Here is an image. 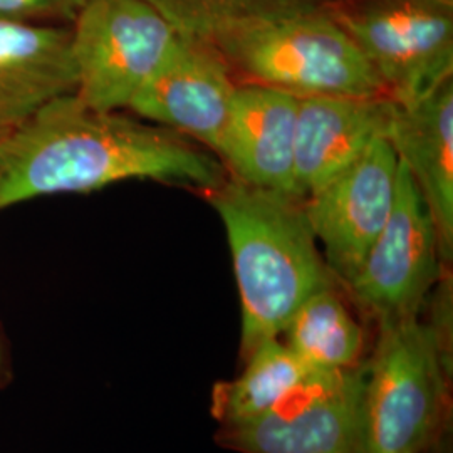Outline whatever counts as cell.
<instances>
[{
    "instance_id": "1",
    "label": "cell",
    "mask_w": 453,
    "mask_h": 453,
    "mask_svg": "<svg viewBox=\"0 0 453 453\" xmlns=\"http://www.w3.org/2000/svg\"><path fill=\"white\" fill-rule=\"evenodd\" d=\"M228 179L192 140L123 111L59 97L0 138V211L37 196L89 194L127 180H155L211 194Z\"/></svg>"
},
{
    "instance_id": "2",
    "label": "cell",
    "mask_w": 453,
    "mask_h": 453,
    "mask_svg": "<svg viewBox=\"0 0 453 453\" xmlns=\"http://www.w3.org/2000/svg\"><path fill=\"white\" fill-rule=\"evenodd\" d=\"M226 226L242 308L241 357L279 338L314 292L338 284L309 226L304 200L228 179L211 194Z\"/></svg>"
},
{
    "instance_id": "3",
    "label": "cell",
    "mask_w": 453,
    "mask_h": 453,
    "mask_svg": "<svg viewBox=\"0 0 453 453\" xmlns=\"http://www.w3.org/2000/svg\"><path fill=\"white\" fill-rule=\"evenodd\" d=\"M207 41L239 82L299 97H388L372 65L318 0L235 20Z\"/></svg>"
},
{
    "instance_id": "4",
    "label": "cell",
    "mask_w": 453,
    "mask_h": 453,
    "mask_svg": "<svg viewBox=\"0 0 453 453\" xmlns=\"http://www.w3.org/2000/svg\"><path fill=\"white\" fill-rule=\"evenodd\" d=\"M452 357L420 316L378 324L365 365V453H426L447 418Z\"/></svg>"
},
{
    "instance_id": "5",
    "label": "cell",
    "mask_w": 453,
    "mask_h": 453,
    "mask_svg": "<svg viewBox=\"0 0 453 453\" xmlns=\"http://www.w3.org/2000/svg\"><path fill=\"white\" fill-rule=\"evenodd\" d=\"M329 11L391 101H417L452 80L453 0H342Z\"/></svg>"
},
{
    "instance_id": "6",
    "label": "cell",
    "mask_w": 453,
    "mask_h": 453,
    "mask_svg": "<svg viewBox=\"0 0 453 453\" xmlns=\"http://www.w3.org/2000/svg\"><path fill=\"white\" fill-rule=\"evenodd\" d=\"M175 37L146 0H84L71 27L74 95L99 111L128 110Z\"/></svg>"
},
{
    "instance_id": "7",
    "label": "cell",
    "mask_w": 453,
    "mask_h": 453,
    "mask_svg": "<svg viewBox=\"0 0 453 453\" xmlns=\"http://www.w3.org/2000/svg\"><path fill=\"white\" fill-rule=\"evenodd\" d=\"M363 402L365 366L314 372L260 417L219 425L215 440L237 453H365Z\"/></svg>"
},
{
    "instance_id": "8",
    "label": "cell",
    "mask_w": 453,
    "mask_h": 453,
    "mask_svg": "<svg viewBox=\"0 0 453 453\" xmlns=\"http://www.w3.org/2000/svg\"><path fill=\"white\" fill-rule=\"evenodd\" d=\"M443 274L437 228L400 165L388 222L344 289L376 324L396 323L420 316Z\"/></svg>"
},
{
    "instance_id": "9",
    "label": "cell",
    "mask_w": 453,
    "mask_h": 453,
    "mask_svg": "<svg viewBox=\"0 0 453 453\" xmlns=\"http://www.w3.org/2000/svg\"><path fill=\"white\" fill-rule=\"evenodd\" d=\"M400 163L380 138L357 160L304 198L324 262L344 289L388 222Z\"/></svg>"
},
{
    "instance_id": "10",
    "label": "cell",
    "mask_w": 453,
    "mask_h": 453,
    "mask_svg": "<svg viewBox=\"0 0 453 453\" xmlns=\"http://www.w3.org/2000/svg\"><path fill=\"white\" fill-rule=\"evenodd\" d=\"M237 78L211 41L177 33L128 111L217 153Z\"/></svg>"
},
{
    "instance_id": "11",
    "label": "cell",
    "mask_w": 453,
    "mask_h": 453,
    "mask_svg": "<svg viewBox=\"0 0 453 453\" xmlns=\"http://www.w3.org/2000/svg\"><path fill=\"white\" fill-rule=\"evenodd\" d=\"M297 106L299 96L291 93L254 82L237 84L215 153L232 179L301 198L294 180Z\"/></svg>"
},
{
    "instance_id": "12",
    "label": "cell",
    "mask_w": 453,
    "mask_h": 453,
    "mask_svg": "<svg viewBox=\"0 0 453 453\" xmlns=\"http://www.w3.org/2000/svg\"><path fill=\"white\" fill-rule=\"evenodd\" d=\"M387 138L430 211L447 265L453 257V80L417 101H393Z\"/></svg>"
},
{
    "instance_id": "13",
    "label": "cell",
    "mask_w": 453,
    "mask_h": 453,
    "mask_svg": "<svg viewBox=\"0 0 453 453\" xmlns=\"http://www.w3.org/2000/svg\"><path fill=\"white\" fill-rule=\"evenodd\" d=\"M391 103L385 96L299 97L294 180L303 200L387 138Z\"/></svg>"
},
{
    "instance_id": "14",
    "label": "cell",
    "mask_w": 453,
    "mask_h": 453,
    "mask_svg": "<svg viewBox=\"0 0 453 453\" xmlns=\"http://www.w3.org/2000/svg\"><path fill=\"white\" fill-rule=\"evenodd\" d=\"M71 27L0 20V133L76 93Z\"/></svg>"
},
{
    "instance_id": "15",
    "label": "cell",
    "mask_w": 453,
    "mask_h": 453,
    "mask_svg": "<svg viewBox=\"0 0 453 453\" xmlns=\"http://www.w3.org/2000/svg\"><path fill=\"white\" fill-rule=\"evenodd\" d=\"M279 338L316 372H351L368 357L365 329L342 299L340 284L309 296Z\"/></svg>"
},
{
    "instance_id": "16",
    "label": "cell",
    "mask_w": 453,
    "mask_h": 453,
    "mask_svg": "<svg viewBox=\"0 0 453 453\" xmlns=\"http://www.w3.org/2000/svg\"><path fill=\"white\" fill-rule=\"evenodd\" d=\"M242 361L239 376L217 383L211 391V417L219 425L260 417L316 372L296 357L280 338L260 342Z\"/></svg>"
},
{
    "instance_id": "17",
    "label": "cell",
    "mask_w": 453,
    "mask_h": 453,
    "mask_svg": "<svg viewBox=\"0 0 453 453\" xmlns=\"http://www.w3.org/2000/svg\"><path fill=\"white\" fill-rule=\"evenodd\" d=\"M173 29L185 35L209 39L226 24L280 7L311 0H146Z\"/></svg>"
},
{
    "instance_id": "18",
    "label": "cell",
    "mask_w": 453,
    "mask_h": 453,
    "mask_svg": "<svg viewBox=\"0 0 453 453\" xmlns=\"http://www.w3.org/2000/svg\"><path fill=\"white\" fill-rule=\"evenodd\" d=\"M84 0H0V20L19 24L74 22Z\"/></svg>"
},
{
    "instance_id": "19",
    "label": "cell",
    "mask_w": 453,
    "mask_h": 453,
    "mask_svg": "<svg viewBox=\"0 0 453 453\" xmlns=\"http://www.w3.org/2000/svg\"><path fill=\"white\" fill-rule=\"evenodd\" d=\"M2 359H4V357H2V346H0V366H2Z\"/></svg>"
},
{
    "instance_id": "20",
    "label": "cell",
    "mask_w": 453,
    "mask_h": 453,
    "mask_svg": "<svg viewBox=\"0 0 453 453\" xmlns=\"http://www.w3.org/2000/svg\"><path fill=\"white\" fill-rule=\"evenodd\" d=\"M2 134H5V133H0V138H2Z\"/></svg>"
}]
</instances>
